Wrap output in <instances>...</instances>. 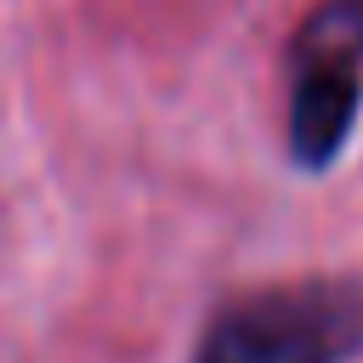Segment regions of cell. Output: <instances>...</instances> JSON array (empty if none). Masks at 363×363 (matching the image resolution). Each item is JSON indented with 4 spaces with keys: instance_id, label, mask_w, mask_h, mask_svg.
<instances>
[{
    "instance_id": "2",
    "label": "cell",
    "mask_w": 363,
    "mask_h": 363,
    "mask_svg": "<svg viewBox=\"0 0 363 363\" xmlns=\"http://www.w3.org/2000/svg\"><path fill=\"white\" fill-rule=\"evenodd\" d=\"M284 147L301 170H329L363 108V0H318L284 62Z\"/></svg>"
},
{
    "instance_id": "1",
    "label": "cell",
    "mask_w": 363,
    "mask_h": 363,
    "mask_svg": "<svg viewBox=\"0 0 363 363\" xmlns=\"http://www.w3.org/2000/svg\"><path fill=\"white\" fill-rule=\"evenodd\" d=\"M363 357V278L306 272L227 295L187 363H357Z\"/></svg>"
}]
</instances>
